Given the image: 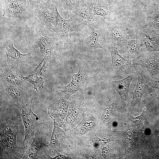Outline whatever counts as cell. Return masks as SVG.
Wrapping results in <instances>:
<instances>
[{
	"label": "cell",
	"mask_w": 159,
	"mask_h": 159,
	"mask_svg": "<svg viewBox=\"0 0 159 159\" xmlns=\"http://www.w3.org/2000/svg\"><path fill=\"white\" fill-rule=\"evenodd\" d=\"M117 47L110 45L109 52L111 57V63L107 68V71L114 80L125 78L136 72L135 66L132 60L122 57L119 53Z\"/></svg>",
	"instance_id": "cell-3"
},
{
	"label": "cell",
	"mask_w": 159,
	"mask_h": 159,
	"mask_svg": "<svg viewBox=\"0 0 159 159\" xmlns=\"http://www.w3.org/2000/svg\"><path fill=\"white\" fill-rule=\"evenodd\" d=\"M36 73L24 77L21 75L22 80L28 81L32 84L37 92L42 90L44 88V81L41 77H39Z\"/></svg>",
	"instance_id": "cell-25"
},
{
	"label": "cell",
	"mask_w": 159,
	"mask_h": 159,
	"mask_svg": "<svg viewBox=\"0 0 159 159\" xmlns=\"http://www.w3.org/2000/svg\"><path fill=\"white\" fill-rule=\"evenodd\" d=\"M72 71V80L66 86L57 88L58 95L60 97L67 100L72 94L82 89L85 86L89 80L92 77H89L82 70H80L76 74Z\"/></svg>",
	"instance_id": "cell-13"
},
{
	"label": "cell",
	"mask_w": 159,
	"mask_h": 159,
	"mask_svg": "<svg viewBox=\"0 0 159 159\" xmlns=\"http://www.w3.org/2000/svg\"><path fill=\"white\" fill-rule=\"evenodd\" d=\"M147 20L159 33V7H156L149 13Z\"/></svg>",
	"instance_id": "cell-26"
},
{
	"label": "cell",
	"mask_w": 159,
	"mask_h": 159,
	"mask_svg": "<svg viewBox=\"0 0 159 159\" xmlns=\"http://www.w3.org/2000/svg\"><path fill=\"white\" fill-rule=\"evenodd\" d=\"M1 9L3 16L13 19H25L33 15L29 0H6Z\"/></svg>",
	"instance_id": "cell-8"
},
{
	"label": "cell",
	"mask_w": 159,
	"mask_h": 159,
	"mask_svg": "<svg viewBox=\"0 0 159 159\" xmlns=\"http://www.w3.org/2000/svg\"><path fill=\"white\" fill-rule=\"evenodd\" d=\"M135 32L141 39L142 52L159 51V33L148 21L141 22Z\"/></svg>",
	"instance_id": "cell-7"
},
{
	"label": "cell",
	"mask_w": 159,
	"mask_h": 159,
	"mask_svg": "<svg viewBox=\"0 0 159 159\" xmlns=\"http://www.w3.org/2000/svg\"><path fill=\"white\" fill-rule=\"evenodd\" d=\"M55 4L61 15L66 19L69 18L74 8V0H55Z\"/></svg>",
	"instance_id": "cell-24"
},
{
	"label": "cell",
	"mask_w": 159,
	"mask_h": 159,
	"mask_svg": "<svg viewBox=\"0 0 159 159\" xmlns=\"http://www.w3.org/2000/svg\"><path fill=\"white\" fill-rule=\"evenodd\" d=\"M43 138L42 132L38 129L35 132L31 144L22 159H51L47 145L43 142Z\"/></svg>",
	"instance_id": "cell-12"
},
{
	"label": "cell",
	"mask_w": 159,
	"mask_h": 159,
	"mask_svg": "<svg viewBox=\"0 0 159 159\" xmlns=\"http://www.w3.org/2000/svg\"><path fill=\"white\" fill-rule=\"evenodd\" d=\"M49 60L48 59L45 57H44L41 62L36 67L35 70V73L37 75L42 74V71L44 72L46 71V65Z\"/></svg>",
	"instance_id": "cell-28"
},
{
	"label": "cell",
	"mask_w": 159,
	"mask_h": 159,
	"mask_svg": "<svg viewBox=\"0 0 159 159\" xmlns=\"http://www.w3.org/2000/svg\"><path fill=\"white\" fill-rule=\"evenodd\" d=\"M69 105V101L60 97L54 101L47 107L49 116L60 127L64 123Z\"/></svg>",
	"instance_id": "cell-15"
},
{
	"label": "cell",
	"mask_w": 159,
	"mask_h": 159,
	"mask_svg": "<svg viewBox=\"0 0 159 159\" xmlns=\"http://www.w3.org/2000/svg\"><path fill=\"white\" fill-rule=\"evenodd\" d=\"M136 74L133 73L122 79L113 80L111 82V84L119 95L123 105L127 106L128 105L129 87Z\"/></svg>",
	"instance_id": "cell-21"
},
{
	"label": "cell",
	"mask_w": 159,
	"mask_h": 159,
	"mask_svg": "<svg viewBox=\"0 0 159 159\" xmlns=\"http://www.w3.org/2000/svg\"><path fill=\"white\" fill-rule=\"evenodd\" d=\"M124 49L129 57L132 60L142 52V44L138 34L134 33L127 36Z\"/></svg>",
	"instance_id": "cell-22"
},
{
	"label": "cell",
	"mask_w": 159,
	"mask_h": 159,
	"mask_svg": "<svg viewBox=\"0 0 159 159\" xmlns=\"http://www.w3.org/2000/svg\"><path fill=\"white\" fill-rule=\"evenodd\" d=\"M45 3L49 2V0H44Z\"/></svg>",
	"instance_id": "cell-30"
},
{
	"label": "cell",
	"mask_w": 159,
	"mask_h": 159,
	"mask_svg": "<svg viewBox=\"0 0 159 159\" xmlns=\"http://www.w3.org/2000/svg\"><path fill=\"white\" fill-rule=\"evenodd\" d=\"M51 29L42 24L36 29L35 39L41 55L52 60L58 53L61 41Z\"/></svg>",
	"instance_id": "cell-2"
},
{
	"label": "cell",
	"mask_w": 159,
	"mask_h": 159,
	"mask_svg": "<svg viewBox=\"0 0 159 159\" xmlns=\"http://www.w3.org/2000/svg\"><path fill=\"white\" fill-rule=\"evenodd\" d=\"M135 66L138 80L135 90L132 93V98L130 107L132 110L136 104L140 106L144 94H150L153 89L159 88V81L153 79L144 68Z\"/></svg>",
	"instance_id": "cell-4"
},
{
	"label": "cell",
	"mask_w": 159,
	"mask_h": 159,
	"mask_svg": "<svg viewBox=\"0 0 159 159\" xmlns=\"http://www.w3.org/2000/svg\"><path fill=\"white\" fill-rule=\"evenodd\" d=\"M95 0H74L72 16L79 25H86L95 20L93 8Z\"/></svg>",
	"instance_id": "cell-11"
},
{
	"label": "cell",
	"mask_w": 159,
	"mask_h": 159,
	"mask_svg": "<svg viewBox=\"0 0 159 159\" xmlns=\"http://www.w3.org/2000/svg\"><path fill=\"white\" fill-rule=\"evenodd\" d=\"M33 97L27 103L21 107V117L25 129L24 139L21 147L26 150L29 145L31 144L34 138L35 132L44 123L40 122L39 117L32 110V105Z\"/></svg>",
	"instance_id": "cell-6"
},
{
	"label": "cell",
	"mask_w": 159,
	"mask_h": 159,
	"mask_svg": "<svg viewBox=\"0 0 159 159\" xmlns=\"http://www.w3.org/2000/svg\"><path fill=\"white\" fill-rule=\"evenodd\" d=\"M2 87L5 94L14 105L20 108L25 104L26 94L21 85H9L3 84Z\"/></svg>",
	"instance_id": "cell-18"
},
{
	"label": "cell",
	"mask_w": 159,
	"mask_h": 159,
	"mask_svg": "<svg viewBox=\"0 0 159 159\" xmlns=\"http://www.w3.org/2000/svg\"><path fill=\"white\" fill-rule=\"evenodd\" d=\"M0 77L3 84L22 85L21 74L14 65L7 64L1 70Z\"/></svg>",
	"instance_id": "cell-20"
},
{
	"label": "cell",
	"mask_w": 159,
	"mask_h": 159,
	"mask_svg": "<svg viewBox=\"0 0 159 159\" xmlns=\"http://www.w3.org/2000/svg\"><path fill=\"white\" fill-rule=\"evenodd\" d=\"M54 128L50 142L47 145L49 154L55 152H61L67 144V136L64 130L54 122Z\"/></svg>",
	"instance_id": "cell-17"
},
{
	"label": "cell",
	"mask_w": 159,
	"mask_h": 159,
	"mask_svg": "<svg viewBox=\"0 0 159 159\" xmlns=\"http://www.w3.org/2000/svg\"><path fill=\"white\" fill-rule=\"evenodd\" d=\"M29 1L32 10L45 3L44 0H29Z\"/></svg>",
	"instance_id": "cell-29"
},
{
	"label": "cell",
	"mask_w": 159,
	"mask_h": 159,
	"mask_svg": "<svg viewBox=\"0 0 159 159\" xmlns=\"http://www.w3.org/2000/svg\"><path fill=\"white\" fill-rule=\"evenodd\" d=\"M55 6L56 12V23L54 26L51 25L49 28L57 34L60 40L63 42L64 48H66L70 43L71 38L69 32L72 34L74 27L79 25L72 16L69 19L64 18L59 12L56 6Z\"/></svg>",
	"instance_id": "cell-10"
},
{
	"label": "cell",
	"mask_w": 159,
	"mask_h": 159,
	"mask_svg": "<svg viewBox=\"0 0 159 159\" xmlns=\"http://www.w3.org/2000/svg\"><path fill=\"white\" fill-rule=\"evenodd\" d=\"M132 61L134 65L144 68L153 79L159 81V51L142 52Z\"/></svg>",
	"instance_id": "cell-9"
},
{
	"label": "cell",
	"mask_w": 159,
	"mask_h": 159,
	"mask_svg": "<svg viewBox=\"0 0 159 159\" xmlns=\"http://www.w3.org/2000/svg\"><path fill=\"white\" fill-rule=\"evenodd\" d=\"M86 25L91 30L90 35L85 39L87 45L90 49H102L107 56L109 52L110 44L104 19L98 21L95 19Z\"/></svg>",
	"instance_id": "cell-5"
},
{
	"label": "cell",
	"mask_w": 159,
	"mask_h": 159,
	"mask_svg": "<svg viewBox=\"0 0 159 159\" xmlns=\"http://www.w3.org/2000/svg\"><path fill=\"white\" fill-rule=\"evenodd\" d=\"M158 89H159V88H158Z\"/></svg>",
	"instance_id": "cell-31"
},
{
	"label": "cell",
	"mask_w": 159,
	"mask_h": 159,
	"mask_svg": "<svg viewBox=\"0 0 159 159\" xmlns=\"http://www.w3.org/2000/svg\"><path fill=\"white\" fill-rule=\"evenodd\" d=\"M32 11L33 15L37 16L44 26L49 28L52 24H55L56 12L55 5L50 4L49 2L44 3Z\"/></svg>",
	"instance_id": "cell-16"
},
{
	"label": "cell",
	"mask_w": 159,
	"mask_h": 159,
	"mask_svg": "<svg viewBox=\"0 0 159 159\" xmlns=\"http://www.w3.org/2000/svg\"><path fill=\"white\" fill-rule=\"evenodd\" d=\"M35 48L34 47L28 53L24 54L14 47L12 40L10 39L7 40L4 44V49L7 56V64L15 65L22 61L27 59L34 51Z\"/></svg>",
	"instance_id": "cell-19"
},
{
	"label": "cell",
	"mask_w": 159,
	"mask_h": 159,
	"mask_svg": "<svg viewBox=\"0 0 159 159\" xmlns=\"http://www.w3.org/2000/svg\"><path fill=\"white\" fill-rule=\"evenodd\" d=\"M104 20L107 29L110 45L124 48L128 35L124 29L117 26L112 18Z\"/></svg>",
	"instance_id": "cell-14"
},
{
	"label": "cell",
	"mask_w": 159,
	"mask_h": 159,
	"mask_svg": "<svg viewBox=\"0 0 159 159\" xmlns=\"http://www.w3.org/2000/svg\"><path fill=\"white\" fill-rule=\"evenodd\" d=\"M85 120L82 122V126H81L80 130L81 133L86 132L92 128L94 125V121L91 119Z\"/></svg>",
	"instance_id": "cell-27"
},
{
	"label": "cell",
	"mask_w": 159,
	"mask_h": 159,
	"mask_svg": "<svg viewBox=\"0 0 159 159\" xmlns=\"http://www.w3.org/2000/svg\"><path fill=\"white\" fill-rule=\"evenodd\" d=\"M0 113V158L22 159L26 150L17 146L16 140L20 132L21 116L2 106Z\"/></svg>",
	"instance_id": "cell-1"
},
{
	"label": "cell",
	"mask_w": 159,
	"mask_h": 159,
	"mask_svg": "<svg viewBox=\"0 0 159 159\" xmlns=\"http://www.w3.org/2000/svg\"><path fill=\"white\" fill-rule=\"evenodd\" d=\"M93 11L94 15L101 16L103 19L112 18L110 6L106 0H95Z\"/></svg>",
	"instance_id": "cell-23"
}]
</instances>
